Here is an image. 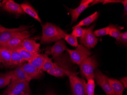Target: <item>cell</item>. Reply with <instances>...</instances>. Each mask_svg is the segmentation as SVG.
<instances>
[{
	"instance_id": "20",
	"label": "cell",
	"mask_w": 127,
	"mask_h": 95,
	"mask_svg": "<svg viewBox=\"0 0 127 95\" xmlns=\"http://www.w3.org/2000/svg\"><path fill=\"white\" fill-rule=\"evenodd\" d=\"M20 5L25 13H27L37 20L40 23H42V21L39 17L37 13L31 5L28 3H24L20 4Z\"/></svg>"
},
{
	"instance_id": "37",
	"label": "cell",
	"mask_w": 127,
	"mask_h": 95,
	"mask_svg": "<svg viewBox=\"0 0 127 95\" xmlns=\"http://www.w3.org/2000/svg\"><path fill=\"white\" fill-rule=\"evenodd\" d=\"M46 95H57L55 93L52 91H49L47 93Z\"/></svg>"
},
{
	"instance_id": "24",
	"label": "cell",
	"mask_w": 127,
	"mask_h": 95,
	"mask_svg": "<svg viewBox=\"0 0 127 95\" xmlns=\"http://www.w3.org/2000/svg\"><path fill=\"white\" fill-rule=\"evenodd\" d=\"M11 76L10 72L5 73H0V88H5L8 86L11 82Z\"/></svg>"
},
{
	"instance_id": "9",
	"label": "cell",
	"mask_w": 127,
	"mask_h": 95,
	"mask_svg": "<svg viewBox=\"0 0 127 95\" xmlns=\"http://www.w3.org/2000/svg\"><path fill=\"white\" fill-rule=\"evenodd\" d=\"M108 77L104 75L98 69L95 70L94 73V79L97 84L104 91L107 95H113L112 89L108 80Z\"/></svg>"
},
{
	"instance_id": "40",
	"label": "cell",
	"mask_w": 127,
	"mask_h": 95,
	"mask_svg": "<svg viewBox=\"0 0 127 95\" xmlns=\"http://www.w3.org/2000/svg\"><path fill=\"white\" fill-rule=\"evenodd\" d=\"M10 95V94H3V95Z\"/></svg>"
},
{
	"instance_id": "10",
	"label": "cell",
	"mask_w": 127,
	"mask_h": 95,
	"mask_svg": "<svg viewBox=\"0 0 127 95\" xmlns=\"http://www.w3.org/2000/svg\"><path fill=\"white\" fill-rule=\"evenodd\" d=\"M64 40L61 39L57 41L52 46H47L45 50L46 55L52 56L53 58L57 57L67 49Z\"/></svg>"
},
{
	"instance_id": "4",
	"label": "cell",
	"mask_w": 127,
	"mask_h": 95,
	"mask_svg": "<svg viewBox=\"0 0 127 95\" xmlns=\"http://www.w3.org/2000/svg\"><path fill=\"white\" fill-rule=\"evenodd\" d=\"M79 65L81 73L83 77L86 80H94V73L98 67L97 61L95 56L88 57Z\"/></svg>"
},
{
	"instance_id": "8",
	"label": "cell",
	"mask_w": 127,
	"mask_h": 95,
	"mask_svg": "<svg viewBox=\"0 0 127 95\" xmlns=\"http://www.w3.org/2000/svg\"><path fill=\"white\" fill-rule=\"evenodd\" d=\"M68 77L73 95H87L86 83L84 79L77 76H70Z\"/></svg>"
},
{
	"instance_id": "36",
	"label": "cell",
	"mask_w": 127,
	"mask_h": 95,
	"mask_svg": "<svg viewBox=\"0 0 127 95\" xmlns=\"http://www.w3.org/2000/svg\"><path fill=\"white\" fill-rule=\"evenodd\" d=\"M103 0H93V2L91 3V6L95 5L97 3H99L103 2Z\"/></svg>"
},
{
	"instance_id": "27",
	"label": "cell",
	"mask_w": 127,
	"mask_h": 95,
	"mask_svg": "<svg viewBox=\"0 0 127 95\" xmlns=\"http://www.w3.org/2000/svg\"><path fill=\"white\" fill-rule=\"evenodd\" d=\"M64 38L67 42L72 46L77 48L78 45L77 38L73 36L71 34L66 33Z\"/></svg>"
},
{
	"instance_id": "3",
	"label": "cell",
	"mask_w": 127,
	"mask_h": 95,
	"mask_svg": "<svg viewBox=\"0 0 127 95\" xmlns=\"http://www.w3.org/2000/svg\"><path fill=\"white\" fill-rule=\"evenodd\" d=\"M42 35L40 43L48 44L64 38L66 33L61 28L51 23L47 22L42 25Z\"/></svg>"
},
{
	"instance_id": "14",
	"label": "cell",
	"mask_w": 127,
	"mask_h": 95,
	"mask_svg": "<svg viewBox=\"0 0 127 95\" xmlns=\"http://www.w3.org/2000/svg\"><path fill=\"white\" fill-rule=\"evenodd\" d=\"M20 47L25 50L35 53H38L40 44L37 43L33 38L28 37L23 40Z\"/></svg>"
},
{
	"instance_id": "25",
	"label": "cell",
	"mask_w": 127,
	"mask_h": 95,
	"mask_svg": "<svg viewBox=\"0 0 127 95\" xmlns=\"http://www.w3.org/2000/svg\"><path fill=\"white\" fill-rule=\"evenodd\" d=\"M109 27L110 28L109 35L116 39L120 37L122 33L121 29H123L122 28L118 26L112 24L109 25Z\"/></svg>"
},
{
	"instance_id": "35",
	"label": "cell",
	"mask_w": 127,
	"mask_h": 95,
	"mask_svg": "<svg viewBox=\"0 0 127 95\" xmlns=\"http://www.w3.org/2000/svg\"><path fill=\"white\" fill-rule=\"evenodd\" d=\"M93 2V0H83L81 2V4H86L89 5Z\"/></svg>"
},
{
	"instance_id": "30",
	"label": "cell",
	"mask_w": 127,
	"mask_h": 95,
	"mask_svg": "<svg viewBox=\"0 0 127 95\" xmlns=\"http://www.w3.org/2000/svg\"><path fill=\"white\" fill-rule=\"evenodd\" d=\"M73 31L71 35L76 37H80L82 35L83 32V29L81 27H77L73 29Z\"/></svg>"
},
{
	"instance_id": "28",
	"label": "cell",
	"mask_w": 127,
	"mask_h": 95,
	"mask_svg": "<svg viewBox=\"0 0 127 95\" xmlns=\"http://www.w3.org/2000/svg\"><path fill=\"white\" fill-rule=\"evenodd\" d=\"M110 28L109 26L101 29H98L93 32L94 35L95 37H98L109 35Z\"/></svg>"
},
{
	"instance_id": "26",
	"label": "cell",
	"mask_w": 127,
	"mask_h": 95,
	"mask_svg": "<svg viewBox=\"0 0 127 95\" xmlns=\"http://www.w3.org/2000/svg\"><path fill=\"white\" fill-rule=\"evenodd\" d=\"M95 84L94 79H90L88 80L86 85V91L87 95H95Z\"/></svg>"
},
{
	"instance_id": "18",
	"label": "cell",
	"mask_w": 127,
	"mask_h": 95,
	"mask_svg": "<svg viewBox=\"0 0 127 95\" xmlns=\"http://www.w3.org/2000/svg\"><path fill=\"white\" fill-rule=\"evenodd\" d=\"M89 7V5L86 4H81L78 7L75 9L69 8L66 7L72 16L71 24L76 22L80 15L84 11V10Z\"/></svg>"
},
{
	"instance_id": "38",
	"label": "cell",
	"mask_w": 127,
	"mask_h": 95,
	"mask_svg": "<svg viewBox=\"0 0 127 95\" xmlns=\"http://www.w3.org/2000/svg\"><path fill=\"white\" fill-rule=\"evenodd\" d=\"M18 95H28V94H26V93H21L20 94Z\"/></svg>"
},
{
	"instance_id": "1",
	"label": "cell",
	"mask_w": 127,
	"mask_h": 95,
	"mask_svg": "<svg viewBox=\"0 0 127 95\" xmlns=\"http://www.w3.org/2000/svg\"><path fill=\"white\" fill-rule=\"evenodd\" d=\"M53 58L55 61L54 66L47 72L48 74L58 77L77 75V73L73 70L72 61L67 52Z\"/></svg>"
},
{
	"instance_id": "7",
	"label": "cell",
	"mask_w": 127,
	"mask_h": 95,
	"mask_svg": "<svg viewBox=\"0 0 127 95\" xmlns=\"http://www.w3.org/2000/svg\"><path fill=\"white\" fill-rule=\"evenodd\" d=\"M95 24H94L88 28H84L82 35L80 38V43L90 50L94 48L97 43L98 39L93 33V29Z\"/></svg>"
},
{
	"instance_id": "17",
	"label": "cell",
	"mask_w": 127,
	"mask_h": 95,
	"mask_svg": "<svg viewBox=\"0 0 127 95\" xmlns=\"http://www.w3.org/2000/svg\"><path fill=\"white\" fill-rule=\"evenodd\" d=\"M113 95H123L124 87L120 81L116 79L108 78Z\"/></svg>"
},
{
	"instance_id": "21",
	"label": "cell",
	"mask_w": 127,
	"mask_h": 95,
	"mask_svg": "<svg viewBox=\"0 0 127 95\" xmlns=\"http://www.w3.org/2000/svg\"><path fill=\"white\" fill-rule=\"evenodd\" d=\"M99 12L96 11L91 15L86 17V18L81 21L80 22H79V23L77 25L75 26L74 27H73L72 29L75 28L77 27L85 26H88L92 23L95 22L97 19L99 17Z\"/></svg>"
},
{
	"instance_id": "5",
	"label": "cell",
	"mask_w": 127,
	"mask_h": 95,
	"mask_svg": "<svg viewBox=\"0 0 127 95\" xmlns=\"http://www.w3.org/2000/svg\"><path fill=\"white\" fill-rule=\"evenodd\" d=\"M66 51L68 53L72 63L78 65L92 54L89 49L81 44L78 45L75 50L67 48Z\"/></svg>"
},
{
	"instance_id": "23",
	"label": "cell",
	"mask_w": 127,
	"mask_h": 95,
	"mask_svg": "<svg viewBox=\"0 0 127 95\" xmlns=\"http://www.w3.org/2000/svg\"><path fill=\"white\" fill-rule=\"evenodd\" d=\"M16 50L19 52L26 62L28 61V62L31 60V59L35 58L38 54L31 53L21 47L16 48Z\"/></svg>"
},
{
	"instance_id": "15",
	"label": "cell",
	"mask_w": 127,
	"mask_h": 95,
	"mask_svg": "<svg viewBox=\"0 0 127 95\" xmlns=\"http://www.w3.org/2000/svg\"><path fill=\"white\" fill-rule=\"evenodd\" d=\"M8 49L11 55V63L10 68H16L18 67H21L25 63L26 61L16 49Z\"/></svg>"
},
{
	"instance_id": "39",
	"label": "cell",
	"mask_w": 127,
	"mask_h": 95,
	"mask_svg": "<svg viewBox=\"0 0 127 95\" xmlns=\"http://www.w3.org/2000/svg\"><path fill=\"white\" fill-rule=\"evenodd\" d=\"M0 67L2 68L3 67V65L2 64V63H1V61H0Z\"/></svg>"
},
{
	"instance_id": "32",
	"label": "cell",
	"mask_w": 127,
	"mask_h": 95,
	"mask_svg": "<svg viewBox=\"0 0 127 95\" xmlns=\"http://www.w3.org/2000/svg\"><path fill=\"white\" fill-rule=\"evenodd\" d=\"M121 3L123 4L124 6V14L125 15H127V0H122Z\"/></svg>"
},
{
	"instance_id": "29",
	"label": "cell",
	"mask_w": 127,
	"mask_h": 95,
	"mask_svg": "<svg viewBox=\"0 0 127 95\" xmlns=\"http://www.w3.org/2000/svg\"><path fill=\"white\" fill-rule=\"evenodd\" d=\"M54 66V63L53 62L52 59L50 58H49L43 64L41 70L43 72H47L48 71L52 69Z\"/></svg>"
},
{
	"instance_id": "22",
	"label": "cell",
	"mask_w": 127,
	"mask_h": 95,
	"mask_svg": "<svg viewBox=\"0 0 127 95\" xmlns=\"http://www.w3.org/2000/svg\"><path fill=\"white\" fill-rule=\"evenodd\" d=\"M23 40L19 38H15L10 39L0 46L5 47L8 49H16L20 47L21 44Z\"/></svg>"
},
{
	"instance_id": "34",
	"label": "cell",
	"mask_w": 127,
	"mask_h": 95,
	"mask_svg": "<svg viewBox=\"0 0 127 95\" xmlns=\"http://www.w3.org/2000/svg\"><path fill=\"white\" fill-rule=\"evenodd\" d=\"M120 81L123 85L124 86V88H126L127 87V77H123L120 79Z\"/></svg>"
},
{
	"instance_id": "6",
	"label": "cell",
	"mask_w": 127,
	"mask_h": 95,
	"mask_svg": "<svg viewBox=\"0 0 127 95\" xmlns=\"http://www.w3.org/2000/svg\"><path fill=\"white\" fill-rule=\"evenodd\" d=\"M25 93L28 95H32L30 82L27 81L10 83L4 91L3 94L18 95Z\"/></svg>"
},
{
	"instance_id": "19",
	"label": "cell",
	"mask_w": 127,
	"mask_h": 95,
	"mask_svg": "<svg viewBox=\"0 0 127 95\" xmlns=\"http://www.w3.org/2000/svg\"><path fill=\"white\" fill-rule=\"evenodd\" d=\"M48 58L47 55L38 53L35 58L29 61L28 63L36 68L41 70L43 64Z\"/></svg>"
},
{
	"instance_id": "13",
	"label": "cell",
	"mask_w": 127,
	"mask_h": 95,
	"mask_svg": "<svg viewBox=\"0 0 127 95\" xmlns=\"http://www.w3.org/2000/svg\"><path fill=\"white\" fill-rule=\"evenodd\" d=\"M11 80L10 83L27 81L30 82L31 80L24 70L20 67H18L10 72Z\"/></svg>"
},
{
	"instance_id": "2",
	"label": "cell",
	"mask_w": 127,
	"mask_h": 95,
	"mask_svg": "<svg viewBox=\"0 0 127 95\" xmlns=\"http://www.w3.org/2000/svg\"><path fill=\"white\" fill-rule=\"evenodd\" d=\"M31 26H20L16 28L8 29L3 27L0 24L1 33H0V46L7 42L12 38H19L24 40L32 35L31 32L27 31L31 28Z\"/></svg>"
},
{
	"instance_id": "16",
	"label": "cell",
	"mask_w": 127,
	"mask_h": 95,
	"mask_svg": "<svg viewBox=\"0 0 127 95\" xmlns=\"http://www.w3.org/2000/svg\"><path fill=\"white\" fill-rule=\"evenodd\" d=\"M0 61L3 67L10 68L11 63V55L9 50L0 46Z\"/></svg>"
},
{
	"instance_id": "12",
	"label": "cell",
	"mask_w": 127,
	"mask_h": 95,
	"mask_svg": "<svg viewBox=\"0 0 127 95\" xmlns=\"http://www.w3.org/2000/svg\"><path fill=\"white\" fill-rule=\"evenodd\" d=\"M20 67L31 80L40 79L44 75L43 71L36 68L29 63H25Z\"/></svg>"
},
{
	"instance_id": "11",
	"label": "cell",
	"mask_w": 127,
	"mask_h": 95,
	"mask_svg": "<svg viewBox=\"0 0 127 95\" xmlns=\"http://www.w3.org/2000/svg\"><path fill=\"white\" fill-rule=\"evenodd\" d=\"M2 8L8 12L20 16L25 14V13L21 7L20 4L15 2L12 0H5L1 3Z\"/></svg>"
},
{
	"instance_id": "42",
	"label": "cell",
	"mask_w": 127,
	"mask_h": 95,
	"mask_svg": "<svg viewBox=\"0 0 127 95\" xmlns=\"http://www.w3.org/2000/svg\"><path fill=\"white\" fill-rule=\"evenodd\" d=\"M1 33V30H0V33Z\"/></svg>"
},
{
	"instance_id": "33",
	"label": "cell",
	"mask_w": 127,
	"mask_h": 95,
	"mask_svg": "<svg viewBox=\"0 0 127 95\" xmlns=\"http://www.w3.org/2000/svg\"><path fill=\"white\" fill-rule=\"evenodd\" d=\"M122 0H103V4H105L108 3H121Z\"/></svg>"
},
{
	"instance_id": "31",
	"label": "cell",
	"mask_w": 127,
	"mask_h": 95,
	"mask_svg": "<svg viewBox=\"0 0 127 95\" xmlns=\"http://www.w3.org/2000/svg\"><path fill=\"white\" fill-rule=\"evenodd\" d=\"M118 42L121 43L124 45H127V32L122 33L120 37L116 39Z\"/></svg>"
},
{
	"instance_id": "41",
	"label": "cell",
	"mask_w": 127,
	"mask_h": 95,
	"mask_svg": "<svg viewBox=\"0 0 127 95\" xmlns=\"http://www.w3.org/2000/svg\"><path fill=\"white\" fill-rule=\"evenodd\" d=\"M1 3H0V6H1Z\"/></svg>"
}]
</instances>
